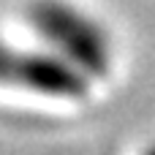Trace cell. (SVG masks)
Returning <instances> with one entry per match:
<instances>
[{"mask_svg": "<svg viewBox=\"0 0 155 155\" xmlns=\"http://www.w3.org/2000/svg\"><path fill=\"white\" fill-rule=\"evenodd\" d=\"M147 155H155V147H153V150H150V153H147Z\"/></svg>", "mask_w": 155, "mask_h": 155, "instance_id": "3", "label": "cell"}, {"mask_svg": "<svg viewBox=\"0 0 155 155\" xmlns=\"http://www.w3.org/2000/svg\"><path fill=\"white\" fill-rule=\"evenodd\" d=\"M30 19L35 30L71 63L82 68V74L101 76L109 71L112 49L106 33L82 11L60 0H44L33 5Z\"/></svg>", "mask_w": 155, "mask_h": 155, "instance_id": "1", "label": "cell"}, {"mask_svg": "<svg viewBox=\"0 0 155 155\" xmlns=\"http://www.w3.org/2000/svg\"><path fill=\"white\" fill-rule=\"evenodd\" d=\"M0 84L22 87L52 98H79L87 93L84 74H79L65 60L27 52L5 41H0Z\"/></svg>", "mask_w": 155, "mask_h": 155, "instance_id": "2", "label": "cell"}]
</instances>
